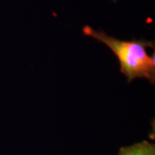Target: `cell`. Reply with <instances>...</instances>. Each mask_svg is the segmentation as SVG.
<instances>
[{"mask_svg": "<svg viewBox=\"0 0 155 155\" xmlns=\"http://www.w3.org/2000/svg\"><path fill=\"white\" fill-rule=\"evenodd\" d=\"M82 32L106 45L115 54L120 63V72L127 78L128 83L135 78H146L152 84H154V52L150 55L147 51L148 48L154 49V41L135 39L122 41L87 25L84 27Z\"/></svg>", "mask_w": 155, "mask_h": 155, "instance_id": "cell-1", "label": "cell"}, {"mask_svg": "<svg viewBox=\"0 0 155 155\" xmlns=\"http://www.w3.org/2000/svg\"><path fill=\"white\" fill-rule=\"evenodd\" d=\"M117 155H155V145L147 140L128 147H122Z\"/></svg>", "mask_w": 155, "mask_h": 155, "instance_id": "cell-2", "label": "cell"}]
</instances>
